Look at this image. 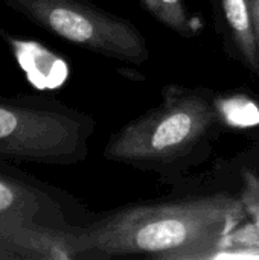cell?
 Returning <instances> with one entry per match:
<instances>
[{
  "instance_id": "52a82bcc",
  "label": "cell",
  "mask_w": 259,
  "mask_h": 260,
  "mask_svg": "<svg viewBox=\"0 0 259 260\" xmlns=\"http://www.w3.org/2000/svg\"><path fill=\"white\" fill-rule=\"evenodd\" d=\"M224 21L243 62L252 69H259V50L250 14L249 0H220Z\"/></svg>"
},
{
  "instance_id": "ba28073f",
  "label": "cell",
  "mask_w": 259,
  "mask_h": 260,
  "mask_svg": "<svg viewBox=\"0 0 259 260\" xmlns=\"http://www.w3.org/2000/svg\"><path fill=\"white\" fill-rule=\"evenodd\" d=\"M142 5L166 27L189 37L194 34L191 15L185 0H140Z\"/></svg>"
},
{
  "instance_id": "7a4b0ae2",
  "label": "cell",
  "mask_w": 259,
  "mask_h": 260,
  "mask_svg": "<svg viewBox=\"0 0 259 260\" xmlns=\"http://www.w3.org/2000/svg\"><path fill=\"white\" fill-rule=\"evenodd\" d=\"M89 119L60 104L31 96H0V157L72 165L85 157Z\"/></svg>"
},
{
  "instance_id": "9c48e42d",
  "label": "cell",
  "mask_w": 259,
  "mask_h": 260,
  "mask_svg": "<svg viewBox=\"0 0 259 260\" xmlns=\"http://www.w3.org/2000/svg\"><path fill=\"white\" fill-rule=\"evenodd\" d=\"M243 195L241 201L247 215L255 221L259 230V175L250 169H243Z\"/></svg>"
},
{
  "instance_id": "3957f363",
  "label": "cell",
  "mask_w": 259,
  "mask_h": 260,
  "mask_svg": "<svg viewBox=\"0 0 259 260\" xmlns=\"http://www.w3.org/2000/svg\"><path fill=\"white\" fill-rule=\"evenodd\" d=\"M214 122L215 110L205 98L176 96L116 133L104 157L131 165L168 161L192 149Z\"/></svg>"
},
{
  "instance_id": "277c9868",
  "label": "cell",
  "mask_w": 259,
  "mask_h": 260,
  "mask_svg": "<svg viewBox=\"0 0 259 260\" xmlns=\"http://www.w3.org/2000/svg\"><path fill=\"white\" fill-rule=\"evenodd\" d=\"M40 29L90 52L125 62L148 59L142 34L130 21L95 8L87 0H3Z\"/></svg>"
},
{
  "instance_id": "30bf717a",
  "label": "cell",
  "mask_w": 259,
  "mask_h": 260,
  "mask_svg": "<svg viewBox=\"0 0 259 260\" xmlns=\"http://www.w3.org/2000/svg\"><path fill=\"white\" fill-rule=\"evenodd\" d=\"M250 3V14H252V24H253V34L258 44L259 50V0H249Z\"/></svg>"
},
{
  "instance_id": "8992f818",
  "label": "cell",
  "mask_w": 259,
  "mask_h": 260,
  "mask_svg": "<svg viewBox=\"0 0 259 260\" xmlns=\"http://www.w3.org/2000/svg\"><path fill=\"white\" fill-rule=\"evenodd\" d=\"M9 260L85 259L78 227L31 224L17 230L8 241Z\"/></svg>"
},
{
  "instance_id": "6da1fadb",
  "label": "cell",
  "mask_w": 259,
  "mask_h": 260,
  "mask_svg": "<svg viewBox=\"0 0 259 260\" xmlns=\"http://www.w3.org/2000/svg\"><path fill=\"white\" fill-rule=\"evenodd\" d=\"M246 216L241 198L217 193L125 207L78 232L85 257L202 259L220 250Z\"/></svg>"
},
{
  "instance_id": "5b68a950",
  "label": "cell",
  "mask_w": 259,
  "mask_h": 260,
  "mask_svg": "<svg viewBox=\"0 0 259 260\" xmlns=\"http://www.w3.org/2000/svg\"><path fill=\"white\" fill-rule=\"evenodd\" d=\"M31 224L66 225L58 200L37 180L0 166V260H9L11 236Z\"/></svg>"
}]
</instances>
